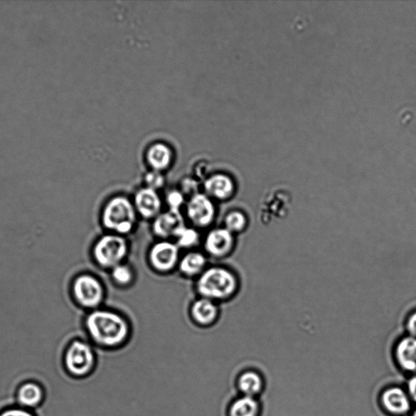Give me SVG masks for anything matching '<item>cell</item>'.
Wrapping results in <instances>:
<instances>
[{
    "mask_svg": "<svg viewBox=\"0 0 416 416\" xmlns=\"http://www.w3.org/2000/svg\"><path fill=\"white\" fill-rule=\"evenodd\" d=\"M83 326L90 343L102 349L122 348L132 336V329L127 319L110 310L90 311L85 316Z\"/></svg>",
    "mask_w": 416,
    "mask_h": 416,
    "instance_id": "6da1fadb",
    "label": "cell"
},
{
    "mask_svg": "<svg viewBox=\"0 0 416 416\" xmlns=\"http://www.w3.org/2000/svg\"><path fill=\"white\" fill-rule=\"evenodd\" d=\"M201 297L214 302L225 301L235 295L238 289V277L230 270L220 266L208 267L196 282Z\"/></svg>",
    "mask_w": 416,
    "mask_h": 416,
    "instance_id": "7a4b0ae2",
    "label": "cell"
},
{
    "mask_svg": "<svg viewBox=\"0 0 416 416\" xmlns=\"http://www.w3.org/2000/svg\"><path fill=\"white\" fill-rule=\"evenodd\" d=\"M138 213L134 203L123 196L113 197L102 208L101 223L105 229L118 235H127L132 233Z\"/></svg>",
    "mask_w": 416,
    "mask_h": 416,
    "instance_id": "3957f363",
    "label": "cell"
},
{
    "mask_svg": "<svg viewBox=\"0 0 416 416\" xmlns=\"http://www.w3.org/2000/svg\"><path fill=\"white\" fill-rule=\"evenodd\" d=\"M70 294L79 309L88 311L99 309L105 298L104 284L90 272H81L73 277Z\"/></svg>",
    "mask_w": 416,
    "mask_h": 416,
    "instance_id": "277c9868",
    "label": "cell"
},
{
    "mask_svg": "<svg viewBox=\"0 0 416 416\" xmlns=\"http://www.w3.org/2000/svg\"><path fill=\"white\" fill-rule=\"evenodd\" d=\"M128 252L127 239L112 233L97 239L91 249V256L95 264L102 269L110 270L123 264Z\"/></svg>",
    "mask_w": 416,
    "mask_h": 416,
    "instance_id": "5b68a950",
    "label": "cell"
},
{
    "mask_svg": "<svg viewBox=\"0 0 416 416\" xmlns=\"http://www.w3.org/2000/svg\"><path fill=\"white\" fill-rule=\"evenodd\" d=\"M65 366L73 377L83 378L94 371L96 356L94 346L87 340L75 339L65 353Z\"/></svg>",
    "mask_w": 416,
    "mask_h": 416,
    "instance_id": "8992f818",
    "label": "cell"
},
{
    "mask_svg": "<svg viewBox=\"0 0 416 416\" xmlns=\"http://www.w3.org/2000/svg\"><path fill=\"white\" fill-rule=\"evenodd\" d=\"M185 207L187 218L199 229L210 226L215 219V203L205 193H197L191 196Z\"/></svg>",
    "mask_w": 416,
    "mask_h": 416,
    "instance_id": "52a82bcc",
    "label": "cell"
},
{
    "mask_svg": "<svg viewBox=\"0 0 416 416\" xmlns=\"http://www.w3.org/2000/svg\"><path fill=\"white\" fill-rule=\"evenodd\" d=\"M180 248L176 242L161 240L151 247L148 259L154 270L169 273L178 267Z\"/></svg>",
    "mask_w": 416,
    "mask_h": 416,
    "instance_id": "ba28073f",
    "label": "cell"
},
{
    "mask_svg": "<svg viewBox=\"0 0 416 416\" xmlns=\"http://www.w3.org/2000/svg\"><path fill=\"white\" fill-rule=\"evenodd\" d=\"M235 235L225 227L210 230L204 240V249L214 258H224L229 255L235 245Z\"/></svg>",
    "mask_w": 416,
    "mask_h": 416,
    "instance_id": "9c48e42d",
    "label": "cell"
},
{
    "mask_svg": "<svg viewBox=\"0 0 416 416\" xmlns=\"http://www.w3.org/2000/svg\"><path fill=\"white\" fill-rule=\"evenodd\" d=\"M186 226L185 219L181 210L169 209L153 220L152 231L161 240L175 238Z\"/></svg>",
    "mask_w": 416,
    "mask_h": 416,
    "instance_id": "30bf717a",
    "label": "cell"
},
{
    "mask_svg": "<svg viewBox=\"0 0 416 416\" xmlns=\"http://www.w3.org/2000/svg\"><path fill=\"white\" fill-rule=\"evenodd\" d=\"M134 205L137 213L146 220H154L162 213L163 202L156 191L145 187L137 192Z\"/></svg>",
    "mask_w": 416,
    "mask_h": 416,
    "instance_id": "8fae6325",
    "label": "cell"
},
{
    "mask_svg": "<svg viewBox=\"0 0 416 416\" xmlns=\"http://www.w3.org/2000/svg\"><path fill=\"white\" fill-rule=\"evenodd\" d=\"M219 313V307L215 302L202 297L193 302L190 310L193 323L203 328L213 326L218 321Z\"/></svg>",
    "mask_w": 416,
    "mask_h": 416,
    "instance_id": "7c38bea8",
    "label": "cell"
},
{
    "mask_svg": "<svg viewBox=\"0 0 416 416\" xmlns=\"http://www.w3.org/2000/svg\"><path fill=\"white\" fill-rule=\"evenodd\" d=\"M204 191L213 201L216 199V201H225L235 193V185L230 176L216 174L205 181Z\"/></svg>",
    "mask_w": 416,
    "mask_h": 416,
    "instance_id": "4fadbf2b",
    "label": "cell"
},
{
    "mask_svg": "<svg viewBox=\"0 0 416 416\" xmlns=\"http://www.w3.org/2000/svg\"><path fill=\"white\" fill-rule=\"evenodd\" d=\"M381 401L387 411L397 415L406 414L411 408L406 393L400 388L385 390L381 397Z\"/></svg>",
    "mask_w": 416,
    "mask_h": 416,
    "instance_id": "5bb4252c",
    "label": "cell"
},
{
    "mask_svg": "<svg viewBox=\"0 0 416 416\" xmlns=\"http://www.w3.org/2000/svg\"><path fill=\"white\" fill-rule=\"evenodd\" d=\"M16 397L18 407L33 410L41 405L44 392L41 385L30 381L20 387Z\"/></svg>",
    "mask_w": 416,
    "mask_h": 416,
    "instance_id": "9a60e30c",
    "label": "cell"
},
{
    "mask_svg": "<svg viewBox=\"0 0 416 416\" xmlns=\"http://www.w3.org/2000/svg\"><path fill=\"white\" fill-rule=\"evenodd\" d=\"M208 260L206 256L201 252H191L180 259L178 269L188 277H199L207 270Z\"/></svg>",
    "mask_w": 416,
    "mask_h": 416,
    "instance_id": "2e32d148",
    "label": "cell"
},
{
    "mask_svg": "<svg viewBox=\"0 0 416 416\" xmlns=\"http://www.w3.org/2000/svg\"><path fill=\"white\" fill-rule=\"evenodd\" d=\"M396 358L404 370L416 372V338L402 339L396 347Z\"/></svg>",
    "mask_w": 416,
    "mask_h": 416,
    "instance_id": "e0dca14e",
    "label": "cell"
},
{
    "mask_svg": "<svg viewBox=\"0 0 416 416\" xmlns=\"http://www.w3.org/2000/svg\"><path fill=\"white\" fill-rule=\"evenodd\" d=\"M238 388L241 395L255 398L264 389V380L255 370H247L239 375Z\"/></svg>",
    "mask_w": 416,
    "mask_h": 416,
    "instance_id": "ac0fdd59",
    "label": "cell"
},
{
    "mask_svg": "<svg viewBox=\"0 0 416 416\" xmlns=\"http://www.w3.org/2000/svg\"><path fill=\"white\" fill-rule=\"evenodd\" d=\"M260 405L256 398L240 396L233 401L229 408V416H260Z\"/></svg>",
    "mask_w": 416,
    "mask_h": 416,
    "instance_id": "d6986e66",
    "label": "cell"
},
{
    "mask_svg": "<svg viewBox=\"0 0 416 416\" xmlns=\"http://www.w3.org/2000/svg\"><path fill=\"white\" fill-rule=\"evenodd\" d=\"M148 162L155 171L166 169L172 159V153L167 146L156 144L150 148L147 153Z\"/></svg>",
    "mask_w": 416,
    "mask_h": 416,
    "instance_id": "ffe728a7",
    "label": "cell"
},
{
    "mask_svg": "<svg viewBox=\"0 0 416 416\" xmlns=\"http://www.w3.org/2000/svg\"><path fill=\"white\" fill-rule=\"evenodd\" d=\"M248 220L247 215L241 210H231L227 213L224 220V227L229 230L233 235L242 233L247 227Z\"/></svg>",
    "mask_w": 416,
    "mask_h": 416,
    "instance_id": "44dd1931",
    "label": "cell"
},
{
    "mask_svg": "<svg viewBox=\"0 0 416 416\" xmlns=\"http://www.w3.org/2000/svg\"><path fill=\"white\" fill-rule=\"evenodd\" d=\"M176 244L179 248L190 249L195 247L199 242V233L196 228L187 227L182 229L176 236Z\"/></svg>",
    "mask_w": 416,
    "mask_h": 416,
    "instance_id": "7402d4cb",
    "label": "cell"
},
{
    "mask_svg": "<svg viewBox=\"0 0 416 416\" xmlns=\"http://www.w3.org/2000/svg\"><path fill=\"white\" fill-rule=\"evenodd\" d=\"M111 272L113 282L119 287H128L134 281V272L127 265H119L113 267Z\"/></svg>",
    "mask_w": 416,
    "mask_h": 416,
    "instance_id": "603a6c76",
    "label": "cell"
},
{
    "mask_svg": "<svg viewBox=\"0 0 416 416\" xmlns=\"http://www.w3.org/2000/svg\"><path fill=\"white\" fill-rule=\"evenodd\" d=\"M169 209L181 210L186 204L185 195L180 191H170L166 196Z\"/></svg>",
    "mask_w": 416,
    "mask_h": 416,
    "instance_id": "cb8c5ba5",
    "label": "cell"
},
{
    "mask_svg": "<svg viewBox=\"0 0 416 416\" xmlns=\"http://www.w3.org/2000/svg\"><path fill=\"white\" fill-rule=\"evenodd\" d=\"M145 182L147 188L157 191L164 185V178L158 171H154L146 175Z\"/></svg>",
    "mask_w": 416,
    "mask_h": 416,
    "instance_id": "d4e9b609",
    "label": "cell"
},
{
    "mask_svg": "<svg viewBox=\"0 0 416 416\" xmlns=\"http://www.w3.org/2000/svg\"><path fill=\"white\" fill-rule=\"evenodd\" d=\"M0 416H36L31 410L16 407L5 410Z\"/></svg>",
    "mask_w": 416,
    "mask_h": 416,
    "instance_id": "484cf974",
    "label": "cell"
},
{
    "mask_svg": "<svg viewBox=\"0 0 416 416\" xmlns=\"http://www.w3.org/2000/svg\"><path fill=\"white\" fill-rule=\"evenodd\" d=\"M196 181H191V180L185 181L183 182V191L181 192L184 193L186 196V193H191V197L193 195H196L197 192H196Z\"/></svg>",
    "mask_w": 416,
    "mask_h": 416,
    "instance_id": "4316f807",
    "label": "cell"
},
{
    "mask_svg": "<svg viewBox=\"0 0 416 416\" xmlns=\"http://www.w3.org/2000/svg\"><path fill=\"white\" fill-rule=\"evenodd\" d=\"M407 328L412 337L416 338V312L409 317Z\"/></svg>",
    "mask_w": 416,
    "mask_h": 416,
    "instance_id": "83f0119b",
    "label": "cell"
},
{
    "mask_svg": "<svg viewBox=\"0 0 416 416\" xmlns=\"http://www.w3.org/2000/svg\"><path fill=\"white\" fill-rule=\"evenodd\" d=\"M408 389L410 395H411L413 400L416 402V375L409 381Z\"/></svg>",
    "mask_w": 416,
    "mask_h": 416,
    "instance_id": "f1b7e54d",
    "label": "cell"
},
{
    "mask_svg": "<svg viewBox=\"0 0 416 416\" xmlns=\"http://www.w3.org/2000/svg\"><path fill=\"white\" fill-rule=\"evenodd\" d=\"M413 416H416V412L414 413Z\"/></svg>",
    "mask_w": 416,
    "mask_h": 416,
    "instance_id": "f546056e",
    "label": "cell"
}]
</instances>
